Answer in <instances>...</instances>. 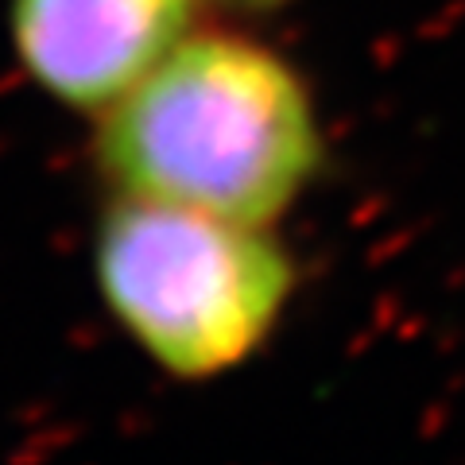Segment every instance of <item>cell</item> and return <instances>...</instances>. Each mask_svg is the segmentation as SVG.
Segmentation results:
<instances>
[{
	"mask_svg": "<svg viewBox=\"0 0 465 465\" xmlns=\"http://www.w3.org/2000/svg\"><path fill=\"white\" fill-rule=\"evenodd\" d=\"M94 155L113 194L275 225L322 167V124L283 54L191 32L97 113Z\"/></svg>",
	"mask_w": 465,
	"mask_h": 465,
	"instance_id": "obj_1",
	"label": "cell"
},
{
	"mask_svg": "<svg viewBox=\"0 0 465 465\" xmlns=\"http://www.w3.org/2000/svg\"><path fill=\"white\" fill-rule=\"evenodd\" d=\"M94 280L155 369L213 381L272 338L299 272L275 225L113 194L94 232Z\"/></svg>",
	"mask_w": 465,
	"mask_h": 465,
	"instance_id": "obj_2",
	"label": "cell"
},
{
	"mask_svg": "<svg viewBox=\"0 0 465 465\" xmlns=\"http://www.w3.org/2000/svg\"><path fill=\"white\" fill-rule=\"evenodd\" d=\"M202 0H8L27 78L58 105L101 113L194 32Z\"/></svg>",
	"mask_w": 465,
	"mask_h": 465,
	"instance_id": "obj_3",
	"label": "cell"
},
{
	"mask_svg": "<svg viewBox=\"0 0 465 465\" xmlns=\"http://www.w3.org/2000/svg\"><path fill=\"white\" fill-rule=\"evenodd\" d=\"M210 5L229 8V12H272V8L287 5V0H210Z\"/></svg>",
	"mask_w": 465,
	"mask_h": 465,
	"instance_id": "obj_4",
	"label": "cell"
}]
</instances>
